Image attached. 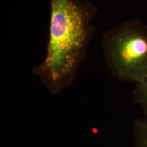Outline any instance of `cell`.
Here are the masks:
<instances>
[{"mask_svg": "<svg viewBox=\"0 0 147 147\" xmlns=\"http://www.w3.org/2000/svg\"><path fill=\"white\" fill-rule=\"evenodd\" d=\"M102 46L112 76L135 83L147 78V25L140 20H127L106 30Z\"/></svg>", "mask_w": 147, "mask_h": 147, "instance_id": "obj_2", "label": "cell"}, {"mask_svg": "<svg viewBox=\"0 0 147 147\" xmlns=\"http://www.w3.org/2000/svg\"><path fill=\"white\" fill-rule=\"evenodd\" d=\"M97 13L89 0H50L46 56L32 72L51 94H59L74 81L95 32Z\"/></svg>", "mask_w": 147, "mask_h": 147, "instance_id": "obj_1", "label": "cell"}, {"mask_svg": "<svg viewBox=\"0 0 147 147\" xmlns=\"http://www.w3.org/2000/svg\"><path fill=\"white\" fill-rule=\"evenodd\" d=\"M134 147H147V117L134 121Z\"/></svg>", "mask_w": 147, "mask_h": 147, "instance_id": "obj_3", "label": "cell"}, {"mask_svg": "<svg viewBox=\"0 0 147 147\" xmlns=\"http://www.w3.org/2000/svg\"><path fill=\"white\" fill-rule=\"evenodd\" d=\"M132 95L135 102L144 110L145 117H147V78L142 81L136 83Z\"/></svg>", "mask_w": 147, "mask_h": 147, "instance_id": "obj_4", "label": "cell"}]
</instances>
